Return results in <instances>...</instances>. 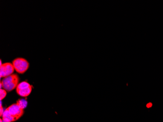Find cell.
Listing matches in <instances>:
<instances>
[{
	"label": "cell",
	"mask_w": 163,
	"mask_h": 122,
	"mask_svg": "<svg viewBox=\"0 0 163 122\" xmlns=\"http://www.w3.org/2000/svg\"><path fill=\"white\" fill-rule=\"evenodd\" d=\"M0 93H1L0 99H1V101H2V100H3L6 97L7 92L4 89H1V90H0Z\"/></svg>",
	"instance_id": "obj_8"
},
{
	"label": "cell",
	"mask_w": 163,
	"mask_h": 122,
	"mask_svg": "<svg viewBox=\"0 0 163 122\" xmlns=\"http://www.w3.org/2000/svg\"><path fill=\"white\" fill-rule=\"evenodd\" d=\"M14 68L12 63H3L0 66V76L1 78H5L13 74Z\"/></svg>",
	"instance_id": "obj_5"
},
{
	"label": "cell",
	"mask_w": 163,
	"mask_h": 122,
	"mask_svg": "<svg viewBox=\"0 0 163 122\" xmlns=\"http://www.w3.org/2000/svg\"><path fill=\"white\" fill-rule=\"evenodd\" d=\"M0 116L2 117V115L3 114V112H5V110L3 109V107H2V105H1V107H0Z\"/></svg>",
	"instance_id": "obj_9"
},
{
	"label": "cell",
	"mask_w": 163,
	"mask_h": 122,
	"mask_svg": "<svg viewBox=\"0 0 163 122\" xmlns=\"http://www.w3.org/2000/svg\"><path fill=\"white\" fill-rule=\"evenodd\" d=\"M0 122H3V119H0Z\"/></svg>",
	"instance_id": "obj_10"
},
{
	"label": "cell",
	"mask_w": 163,
	"mask_h": 122,
	"mask_svg": "<svg viewBox=\"0 0 163 122\" xmlns=\"http://www.w3.org/2000/svg\"><path fill=\"white\" fill-rule=\"evenodd\" d=\"M2 119L3 122H13L15 121L14 117L11 115L7 110H5V112L2 115Z\"/></svg>",
	"instance_id": "obj_6"
},
{
	"label": "cell",
	"mask_w": 163,
	"mask_h": 122,
	"mask_svg": "<svg viewBox=\"0 0 163 122\" xmlns=\"http://www.w3.org/2000/svg\"><path fill=\"white\" fill-rule=\"evenodd\" d=\"M20 78L16 74H13L9 76L3 78L1 81L3 89L6 92H11L14 89H16L19 84Z\"/></svg>",
	"instance_id": "obj_1"
},
{
	"label": "cell",
	"mask_w": 163,
	"mask_h": 122,
	"mask_svg": "<svg viewBox=\"0 0 163 122\" xmlns=\"http://www.w3.org/2000/svg\"><path fill=\"white\" fill-rule=\"evenodd\" d=\"M8 110L11 115L14 117L15 120L17 121L23 116L24 114V110L17 104H13L8 107Z\"/></svg>",
	"instance_id": "obj_4"
},
{
	"label": "cell",
	"mask_w": 163,
	"mask_h": 122,
	"mask_svg": "<svg viewBox=\"0 0 163 122\" xmlns=\"http://www.w3.org/2000/svg\"><path fill=\"white\" fill-rule=\"evenodd\" d=\"M16 71L20 74L25 73L29 68V64L26 59L23 58H17L12 62Z\"/></svg>",
	"instance_id": "obj_2"
},
{
	"label": "cell",
	"mask_w": 163,
	"mask_h": 122,
	"mask_svg": "<svg viewBox=\"0 0 163 122\" xmlns=\"http://www.w3.org/2000/svg\"><path fill=\"white\" fill-rule=\"evenodd\" d=\"M21 107L24 110L27 107L28 105V102L26 100L24 99H19L17 101L16 103Z\"/></svg>",
	"instance_id": "obj_7"
},
{
	"label": "cell",
	"mask_w": 163,
	"mask_h": 122,
	"mask_svg": "<svg viewBox=\"0 0 163 122\" xmlns=\"http://www.w3.org/2000/svg\"><path fill=\"white\" fill-rule=\"evenodd\" d=\"M32 89V85L26 81H24L19 84L16 88V92L20 96L26 97L31 94Z\"/></svg>",
	"instance_id": "obj_3"
}]
</instances>
